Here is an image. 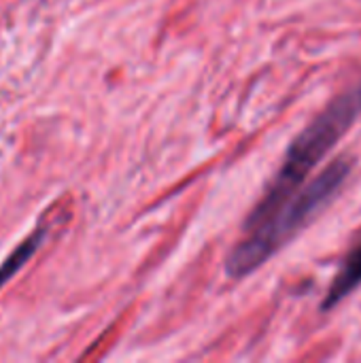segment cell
Here are the masks:
<instances>
[{"instance_id":"cell-3","label":"cell","mask_w":361,"mask_h":363,"mask_svg":"<svg viewBox=\"0 0 361 363\" xmlns=\"http://www.w3.org/2000/svg\"><path fill=\"white\" fill-rule=\"evenodd\" d=\"M361 283V242L349 253V257L345 259L340 272L336 274L326 302H323V311H330L332 306H336L338 302H343L357 285Z\"/></svg>"},{"instance_id":"cell-2","label":"cell","mask_w":361,"mask_h":363,"mask_svg":"<svg viewBox=\"0 0 361 363\" xmlns=\"http://www.w3.org/2000/svg\"><path fill=\"white\" fill-rule=\"evenodd\" d=\"M361 115V83L340 94L323 108L289 145L281 168L266 187L262 200L251 211L245 228H253L270 217L294 191H298L317 164L334 149V145L351 130Z\"/></svg>"},{"instance_id":"cell-4","label":"cell","mask_w":361,"mask_h":363,"mask_svg":"<svg viewBox=\"0 0 361 363\" xmlns=\"http://www.w3.org/2000/svg\"><path fill=\"white\" fill-rule=\"evenodd\" d=\"M47 228H38V230H34L4 262H2V266H0V287L2 285H6L13 277H15V272H19V268H23L26 266V262L40 249V245L45 242V238H47Z\"/></svg>"},{"instance_id":"cell-1","label":"cell","mask_w":361,"mask_h":363,"mask_svg":"<svg viewBox=\"0 0 361 363\" xmlns=\"http://www.w3.org/2000/svg\"><path fill=\"white\" fill-rule=\"evenodd\" d=\"M351 168L353 162L349 157H338L319 177L294 191L270 217L253 228H245L243 238L226 259V272L232 279H245L264 266L328 208L347 183Z\"/></svg>"}]
</instances>
